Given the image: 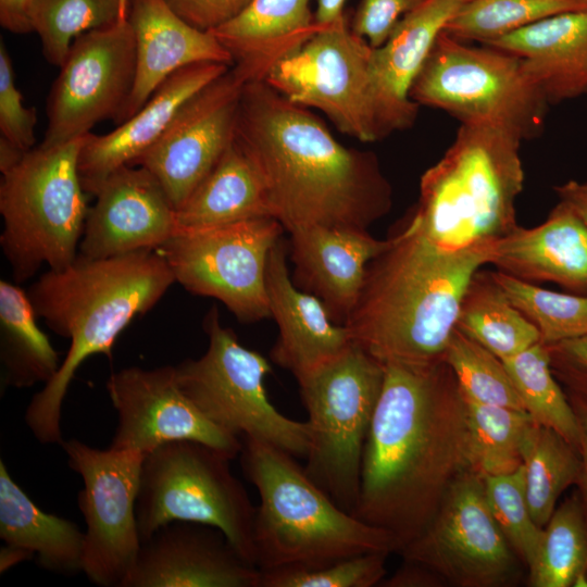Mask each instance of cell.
<instances>
[{
  "label": "cell",
  "mask_w": 587,
  "mask_h": 587,
  "mask_svg": "<svg viewBox=\"0 0 587 587\" xmlns=\"http://www.w3.org/2000/svg\"><path fill=\"white\" fill-rule=\"evenodd\" d=\"M399 552L455 587L515 586L525 566L490 512L484 478L473 471L455 479L424 530Z\"/></svg>",
  "instance_id": "14"
},
{
  "label": "cell",
  "mask_w": 587,
  "mask_h": 587,
  "mask_svg": "<svg viewBox=\"0 0 587 587\" xmlns=\"http://www.w3.org/2000/svg\"><path fill=\"white\" fill-rule=\"evenodd\" d=\"M385 587H440L446 583L432 570L413 561L404 564L380 583Z\"/></svg>",
  "instance_id": "48"
},
{
  "label": "cell",
  "mask_w": 587,
  "mask_h": 587,
  "mask_svg": "<svg viewBox=\"0 0 587 587\" xmlns=\"http://www.w3.org/2000/svg\"><path fill=\"white\" fill-rule=\"evenodd\" d=\"M491 276L536 326L542 344L552 345L587 334V295L552 291L500 271L491 272Z\"/></svg>",
  "instance_id": "39"
},
{
  "label": "cell",
  "mask_w": 587,
  "mask_h": 587,
  "mask_svg": "<svg viewBox=\"0 0 587 587\" xmlns=\"http://www.w3.org/2000/svg\"><path fill=\"white\" fill-rule=\"evenodd\" d=\"M93 197L79 257L95 260L158 250L177 227L175 207L155 176L142 166L118 167Z\"/></svg>",
  "instance_id": "19"
},
{
  "label": "cell",
  "mask_w": 587,
  "mask_h": 587,
  "mask_svg": "<svg viewBox=\"0 0 587 587\" xmlns=\"http://www.w3.org/2000/svg\"><path fill=\"white\" fill-rule=\"evenodd\" d=\"M203 328L209 337L205 353L174 365L183 394L226 432L305 458L308 422L289 419L270 401L264 387V378L272 372L267 360L242 346L235 333L221 324L215 305L205 315Z\"/></svg>",
  "instance_id": "11"
},
{
  "label": "cell",
  "mask_w": 587,
  "mask_h": 587,
  "mask_svg": "<svg viewBox=\"0 0 587 587\" xmlns=\"http://www.w3.org/2000/svg\"><path fill=\"white\" fill-rule=\"evenodd\" d=\"M246 74L232 65L177 111L157 141L130 165L142 166L163 186L177 210L234 140Z\"/></svg>",
  "instance_id": "17"
},
{
  "label": "cell",
  "mask_w": 587,
  "mask_h": 587,
  "mask_svg": "<svg viewBox=\"0 0 587 587\" xmlns=\"http://www.w3.org/2000/svg\"><path fill=\"white\" fill-rule=\"evenodd\" d=\"M136 77V43L127 18L73 41L47 100L43 147L88 135L104 120L120 123Z\"/></svg>",
  "instance_id": "16"
},
{
  "label": "cell",
  "mask_w": 587,
  "mask_h": 587,
  "mask_svg": "<svg viewBox=\"0 0 587 587\" xmlns=\"http://www.w3.org/2000/svg\"><path fill=\"white\" fill-rule=\"evenodd\" d=\"M123 11L127 17L129 9V0H122Z\"/></svg>",
  "instance_id": "54"
},
{
  "label": "cell",
  "mask_w": 587,
  "mask_h": 587,
  "mask_svg": "<svg viewBox=\"0 0 587 587\" xmlns=\"http://www.w3.org/2000/svg\"><path fill=\"white\" fill-rule=\"evenodd\" d=\"M273 217L262 178L233 142L176 210L177 227L203 228Z\"/></svg>",
  "instance_id": "30"
},
{
  "label": "cell",
  "mask_w": 587,
  "mask_h": 587,
  "mask_svg": "<svg viewBox=\"0 0 587 587\" xmlns=\"http://www.w3.org/2000/svg\"><path fill=\"white\" fill-rule=\"evenodd\" d=\"M425 0H361L351 30L372 48L382 47L401 18Z\"/></svg>",
  "instance_id": "44"
},
{
  "label": "cell",
  "mask_w": 587,
  "mask_h": 587,
  "mask_svg": "<svg viewBox=\"0 0 587 587\" xmlns=\"http://www.w3.org/2000/svg\"><path fill=\"white\" fill-rule=\"evenodd\" d=\"M444 361L466 401L525 411L502 360L457 327Z\"/></svg>",
  "instance_id": "40"
},
{
  "label": "cell",
  "mask_w": 587,
  "mask_h": 587,
  "mask_svg": "<svg viewBox=\"0 0 587 587\" xmlns=\"http://www.w3.org/2000/svg\"><path fill=\"white\" fill-rule=\"evenodd\" d=\"M410 98L448 112L461 124L499 127L523 140L540 134L549 104L520 57L486 45L469 46L445 30Z\"/></svg>",
  "instance_id": "10"
},
{
  "label": "cell",
  "mask_w": 587,
  "mask_h": 587,
  "mask_svg": "<svg viewBox=\"0 0 587 587\" xmlns=\"http://www.w3.org/2000/svg\"><path fill=\"white\" fill-rule=\"evenodd\" d=\"M575 412L579 428L580 472L576 483V494L587 523V400L565 390Z\"/></svg>",
  "instance_id": "47"
},
{
  "label": "cell",
  "mask_w": 587,
  "mask_h": 587,
  "mask_svg": "<svg viewBox=\"0 0 587 587\" xmlns=\"http://www.w3.org/2000/svg\"><path fill=\"white\" fill-rule=\"evenodd\" d=\"M107 392L117 414L110 448L148 454L172 440H196L229 458L242 441L212 423L179 389L174 365L129 366L112 373Z\"/></svg>",
  "instance_id": "18"
},
{
  "label": "cell",
  "mask_w": 587,
  "mask_h": 587,
  "mask_svg": "<svg viewBox=\"0 0 587 587\" xmlns=\"http://www.w3.org/2000/svg\"><path fill=\"white\" fill-rule=\"evenodd\" d=\"M457 328L502 361L541 342L536 326L509 300L489 271L472 277Z\"/></svg>",
  "instance_id": "32"
},
{
  "label": "cell",
  "mask_w": 587,
  "mask_h": 587,
  "mask_svg": "<svg viewBox=\"0 0 587 587\" xmlns=\"http://www.w3.org/2000/svg\"><path fill=\"white\" fill-rule=\"evenodd\" d=\"M492 242L447 250L427 239L412 217L367 265L345 326L352 342L382 364L444 360L464 292L489 264Z\"/></svg>",
  "instance_id": "3"
},
{
  "label": "cell",
  "mask_w": 587,
  "mask_h": 587,
  "mask_svg": "<svg viewBox=\"0 0 587 587\" xmlns=\"http://www.w3.org/2000/svg\"><path fill=\"white\" fill-rule=\"evenodd\" d=\"M522 140L499 127L461 124L451 146L421 177L411 216L419 230L447 250L494 242L511 233L524 185Z\"/></svg>",
  "instance_id": "6"
},
{
  "label": "cell",
  "mask_w": 587,
  "mask_h": 587,
  "mask_svg": "<svg viewBox=\"0 0 587 587\" xmlns=\"http://www.w3.org/2000/svg\"><path fill=\"white\" fill-rule=\"evenodd\" d=\"M552 367V366H551ZM552 372L565 390L574 392L587 400V374L552 367Z\"/></svg>",
  "instance_id": "52"
},
{
  "label": "cell",
  "mask_w": 587,
  "mask_h": 587,
  "mask_svg": "<svg viewBox=\"0 0 587 587\" xmlns=\"http://www.w3.org/2000/svg\"><path fill=\"white\" fill-rule=\"evenodd\" d=\"M366 437L353 514L391 534L398 552L471 471L467 405L444 361L388 362Z\"/></svg>",
  "instance_id": "1"
},
{
  "label": "cell",
  "mask_w": 587,
  "mask_h": 587,
  "mask_svg": "<svg viewBox=\"0 0 587 587\" xmlns=\"http://www.w3.org/2000/svg\"><path fill=\"white\" fill-rule=\"evenodd\" d=\"M521 397L525 411L579 450V428L567 394L555 378L545 344L502 361Z\"/></svg>",
  "instance_id": "35"
},
{
  "label": "cell",
  "mask_w": 587,
  "mask_h": 587,
  "mask_svg": "<svg viewBox=\"0 0 587 587\" xmlns=\"http://www.w3.org/2000/svg\"><path fill=\"white\" fill-rule=\"evenodd\" d=\"M260 570L217 528L173 522L141 542L123 587H260Z\"/></svg>",
  "instance_id": "20"
},
{
  "label": "cell",
  "mask_w": 587,
  "mask_h": 587,
  "mask_svg": "<svg viewBox=\"0 0 587 587\" xmlns=\"http://www.w3.org/2000/svg\"><path fill=\"white\" fill-rule=\"evenodd\" d=\"M296 379L310 429L304 471L340 508L353 514L384 365L352 342L339 355Z\"/></svg>",
  "instance_id": "9"
},
{
  "label": "cell",
  "mask_w": 587,
  "mask_h": 587,
  "mask_svg": "<svg viewBox=\"0 0 587 587\" xmlns=\"http://www.w3.org/2000/svg\"><path fill=\"white\" fill-rule=\"evenodd\" d=\"M469 0H425L405 14L371 57V84L379 137L413 125L419 104L414 80L438 36Z\"/></svg>",
  "instance_id": "22"
},
{
  "label": "cell",
  "mask_w": 587,
  "mask_h": 587,
  "mask_svg": "<svg viewBox=\"0 0 587 587\" xmlns=\"http://www.w3.org/2000/svg\"><path fill=\"white\" fill-rule=\"evenodd\" d=\"M389 554L375 551L313 565L260 570V587H373L385 578Z\"/></svg>",
  "instance_id": "42"
},
{
  "label": "cell",
  "mask_w": 587,
  "mask_h": 587,
  "mask_svg": "<svg viewBox=\"0 0 587 587\" xmlns=\"http://www.w3.org/2000/svg\"><path fill=\"white\" fill-rule=\"evenodd\" d=\"M288 243L280 238L266 264L271 316L279 334L271 350L274 363L298 378L330 361L352 345L345 325L336 324L315 296L297 287L287 265Z\"/></svg>",
  "instance_id": "24"
},
{
  "label": "cell",
  "mask_w": 587,
  "mask_h": 587,
  "mask_svg": "<svg viewBox=\"0 0 587 587\" xmlns=\"http://www.w3.org/2000/svg\"><path fill=\"white\" fill-rule=\"evenodd\" d=\"M486 46L520 57L549 103L587 91V9L541 18Z\"/></svg>",
  "instance_id": "27"
},
{
  "label": "cell",
  "mask_w": 587,
  "mask_h": 587,
  "mask_svg": "<svg viewBox=\"0 0 587 587\" xmlns=\"http://www.w3.org/2000/svg\"><path fill=\"white\" fill-rule=\"evenodd\" d=\"M484 478L490 512L515 554L529 570L539 551L544 528L530 514L525 492L524 465L516 471Z\"/></svg>",
  "instance_id": "41"
},
{
  "label": "cell",
  "mask_w": 587,
  "mask_h": 587,
  "mask_svg": "<svg viewBox=\"0 0 587 587\" xmlns=\"http://www.w3.org/2000/svg\"><path fill=\"white\" fill-rule=\"evenodd\" d=\"M373 48L346 15L276 62L264 80L290 102L322 111L350 137L380 139L371 84Z\"/></svg>",
  "instance_id": "13"
},
{
  "label": "cell",
  "mask_w": 587,
  "mask_h": 587,
  "mask_svg": "<svg viewBox=\"0 0 587 587\" xmlns=\"http://www.w3.org/2000/svg\"><path fill=\"white\" fill-rule=\"evenodd\" d=\"M546 347L552 367L587 374V334Z\"/></svg>",
  "instance_id": "46"
},
{
  "label": "cell",
  "mask_w": 587,
  "mask_h": 587,
  "mask_svg": "<svg viewBox=\"0 0 587 587\" xmlns=\"http://www.w3.org/2000/svg\"><path fill=\"white\" fill-rule=\"evenodd\" d=\"M583 9L580 0H469L444 30L486 45L541 18Z\"/></svg>",
  "instance_id": "38"
},
{
  "label": "cell",
  "mask_w": 587,
  "mask_h": 587,
  "mask_svg": "<svg viewBox=\"0 0 587 587\" xmlns=\"http://www.w3.org/2000/svg\"><path fill=\"white\" fill-rule=\"evenodd\" d=\"M234 141L259 172L272 216L287 232L312 225L369 230L392 207L374 153L342 146L264 79L241 89Z\"/></svg>",
  "instance_id": "2"
},
{
  "label": "cell",
  "mask_w": 587,
  "mask_h": 587,
  "mask_svg": "<svg viewBox=\"0 0 587 587\" xmlns=\"http://www.w3.org/2000/svg\"><path fill=\"white\" fill-rule=\"evenodd\" d=\"M185 22L212 32L237 16L251 0H164Z\"/></svg>",
  "instance_id": "45"
},
{
  "label": "cell",
  "mask_w": 587,
  "mask_h": 587,
  "mask_svg": "<svg viewBox=\"0 0 587 587\" xmlns=\"http://www.w3.org/2000/svg\"><path fill=\"white\" fill-rule=\"evenodd\" d=\"M70 467L83 480L78 507L86 523L82 572L101 587H123L133 570L141 538L136 502L145 454L62 442Z\"/></svg>",
  "instance_id": "15"
},
{
  "label": "cell",
  "mask_w": 587,
  "mask_h": 587,
  "mask_svg": "<svg viewBox=\"0 0 587 587\" xmlns=\"http://www.w3.org/2000/svg\"><path fill=\"white\" fill-rule=\"evenodd\" d=\"M127 20L136 43V77L118 124L140 110L179 68L201 62L233 65L232 55L211 32L189 25L164 0H129Z\"/></svg>",
  "instance_id": "25"
},
{
  "label": "cell",
  "mask_w": 587,
  "mask_h": 587,
  "mask_svg": "<svg viewBox=\"0 0 587 587\" xmlns=\"http://www.w3.org/2000/svg\"><path fill=\"white\" fill-rule=\"evenodd\" d=\"M84 535L75 522L42 511L0 461V538L5 546L36 557L46 570L67 575L82 571Z\"/></svg>",
  "instance_id": "29"
},
{
  "label": "cell",
  "mask_w": 587,
  "mask_h": 587,
  "mask_svg": "<svg viewBox=\"0 0 587 587\" xmlns=\"http://www.w3.org/2000/svg\"><path fill=\"white\" fill-rule=\"evenodd\" d=\"M175 283L157 249L107 259L77 255L63 270H48L27 290L37 317L70 339L58 372L35 394L24 419L42 445H62L61 411L79 365L93 354L112 357L120 334L150 311Z\"/></svg>",
  "instance_id": "4"
},
{
  "label": "cell",
  "mask_w": 587,
  "mask_h": 587,
  "mask_svg": "<svg viewBox=\"0 0 587 587\" xmlns=\"http://www.w3.org/2000/svg\"><path fill=\"white\" fill-rule=\"evenodd\" d=\"M310 0H251L211 33L249 80L264 79L272 66L320 32Z\"/></svg>",
  "instance_id": "28"
},
{
  "label": "cell",
  "mask_w": 587,
  "mask_h": 587,
  "mask_svg": "<svg viewBox=\"0 0 587 587\" xmlns=\"http://www.w3.org/2000/svg\"><path fill=\"white\" fill-rule=\"evenodd\" d=\"M37 113L27 108L15 85L12 60L3 39L0 40V137H3L22 151L33 149L36 137Z\"/></svg>",
  "instance_id": "43"
},
{
  "label": "cell",
  "mask_w": 587,
  "mask_h": 587,
  "mask_svg": "<svg viewBox=\"0 0 587 587\" xmlns=\"http://www.w3.org/2000/svg\"><path fill=\"white\" fill-rule=\"evenodd\" d=\"M466 405L471 471L486 477L521 467L539 424L526 411L470 401Z\"/></svg>",
  "instance_id": "33"
},
{
  "label": "cell",
  "mask_w": 587,
  "mask_h": 587,
  "mask_svg": "<svg viewBox=\"0 0 587 587\" xmlns=\"http://www.w3.org/2000/svg\"><path fill=\"white\" fill-rule=\"evenodd\" d=\"M27 152V151H26ZM25 154L20 148L0 137V171L4 173L14 166Z\"/></svg>",
  "instance_id": "53"
},
{
  "label": "cell",
  "mask_w": 587,
  "mask_h": 587,
  "mask_svg": "<svg viewBox=\"0 0 587 587\" xmlns=\"http://www.w3.org/2000/svg\"><path fill=\"white\" fill-rule=\"evenodd\" d=\"M127 18L122 0H33L30 20L45 59L61 66L78 36Z\"/></svg>",
  "instance_id": "37"
},
{
  "label": "cell",
  "mask_w": 587,
  "mask_h": 587,
  "mask_svg": "<svg viewBox=\"0 0 587 587\" xmlns=\"http://www.w3.org/2000/svg\"><path fill=\"white\" fill-rule=\"evenodd\" d=\"M229 67L220 62L182 67L159 86L140 110L113 130L86 135L78 155V174L85 192L95 196L111 173L130 165L157 141L189 98Z\"/></svg>",
  "instance_id": "23"
},
{
  "label": "cell",
  "mask_w": 587,
  "mask_h": 587,
  "mask_svg": "<svg viewBox=\"0 0 587 587\" xmlns=\"http://www.w3.org/2000/svg\"><path fill=\"white\" fill-rule=\"evenodd\" d=\"M346 0H317L314 21L320 28L332 26L345 16Z\"/></svg>",
  "instance_id": "51"
},
{
  "label": "cell",
  "mask_w": 587,
  "mask_h": 587,
  "mask_svg": "<svg viewBox=\"0 0 587 587\" xmlns=\"http://www.w3.org/2000/svg\"><path fill=\"white\" fill-rule=\"evenodd\" d=\"M232 460L209 445L188 439L165 442L146 454L136 502L141 542L170 523H199L220 529L255 565L257 507L232 472Z\"/></svg>",
  "instance_id": "8"
},
{
  "label": "cell",
  "mask_w": 587,
  "mask_h": 587,
  "mask_svg": "<svg viewBox=\"0 0 587 587\" xmlns=\"http://www.w3.org/2000/svg\"><path fill=\"white\" fill-rule=\"evenodd\" d=\"M489 264L528 283L551 282L573 294L587 295V226L559 201L540 225H517L494 241Z\"/></svg>",
  "instance_id": "26"
},
{
  "label": "cell",
  "mask_w": 587,
  "mask_h": 587,
  "mask_svg": "<svg viewBox=\"0 0 587 587\" xmlns=\"http://www.w3.org/2000/svg\"><path fill=\"white\" fill-rule=\"evenodd\" d=\"M241 441L242 471L260 496L253 525L259 570L398 552L391 534L340 508L294 455L259 439Z\"/></svg>",
  "instance_id": "5"
},
{
  "label": "cell",
  "mask_w": 587,
  "mask_h": 587,
  "mask_svg": "<svg viewBox=\"0 0 587 587\" xmlns=\"http://www.w3.org/2000/svg\"><path fill=\"white\" fill-rule=\"evenodd\" d=\"M559 201L569 205L587 226V182L569 180L555 186Z\"/></svg>",
  "instance_id": "50"
},
{
  "label": "cell",
  "mask_w": 587,
  "mask_h": 587,
  "mask_svg": "<svg viewBox=\"0 0 587 587\" xmlns=\"http://www.w3.org/2000/svg\"><path fill=\"white\" fill-rule=\"evenodd\" d=\"M83 138L33 148L2 173L0 246L16 284L42 265L63 270L78 255L89 209L78 174Z\"/></svg>",
  "instance_id": "7"
},
{
  "label": "cell",
  "mask_w": 587,
  "mask_h": 587,
  "mask_svg": "<svg viewBox=\"0 0 587 587\" xmlns=\"http://www.w3.org/2000/svg\"><path fill=\"white\" fill-rule=\"evenodd\" d=\"M580 1L584 2L587 5V0H580Z\"/></svg>",
  "instance_id": "55"
},
{
  "label": "cell",
  "mask_w": 587,
  "mask_h": 587,
  "mask_svg": "<svg viewBox=\"0 0 587 587\" xmlns=\"http://www.w3.org/2000/svg\"><path fill=\"white\" fill-rule=\"evenodd\" d=\"M528 583L532 587L587 586V523L576 491L555 508L544 527Z\"/></svg>",
  "instance_id": "34"
},
{
  "label": "cell",
  "mask_w": 587,
  "mask_h": 587,
  "mask_svg": "<svg viewBox=\"0 0 587 587\" xmlns=\"http://www.w3.org/2000/svg\"><path fill=\"white\" fill-rule=\"evenodd\" d=\"M525 492L535 523L544 528L562 492L576 485L579 451L555 430L539 425L524 458Z\"/></svg>",
  "instance_id": "36"
},
{
  "label": "cell",
  "mask_w": 587,
  "mask_h": 587,
  "mask_svg": "<svg viewBox=\"0 0 587 587\" xmlns=\"http://www.w3.org/2000/svg\"><path fill=\"white\" fill-rule=\"evenodd\" d=\"M288 233L295 285L317 297L330 319L344 325L358 301L369 263L391 245L392 235L376 239L369 230L317 225Z\"/></svg>",
  "instance_id": "21"
},
{
  "label": "cell",
  "mask_w": 587,
  "mask_h": 587,
  "mask_svg": "<svg viewBox=\"0 0 587 587\" xmlns=\"http://www.w3.org/2000/svg\"><path fill=\"white\" fill-rule=\"evenodd\" d=\"M33 0H0V24L10 33L34 32L30 20Z\"/></svg>",
  "instance_id": "49"
},
{
  "label": "cell",
  "mask_w": 587,
  "mask_h": 587,
  "mask_svg": "<svg viewBox=\"0 0 587 587\" xmlns=\"http://www.w3.org/2000/svg\"><path fill=\"white\" fill-rule=\"evenodd\" d=\"M283 225L260 217L214 227H176L158 249L175 282L193 295L223 302L238 321L271 317L265 274Z\"/></svg>",
  "instance_id": "12"
},
{
  "label": "cell",
  "mask_w": 587,
  "mask_h": 587,
  "mask_svg": "<svg viewBox=\"0 0 587 587\" xmlns=\"http://www.w3.org/2000/svg\"><path fill=\"white\" fill-rule=\"evenodd\" d=\"M36 317L27 291L16 283L1 279L0 362L1 384L5 388L47 384L62 363Z\"/></svg>",
  "instance_id": "31"
}]
</instances>
